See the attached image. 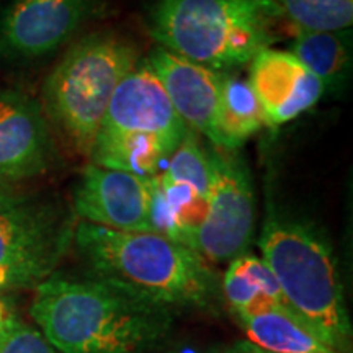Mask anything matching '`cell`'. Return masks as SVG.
Returning <instances> with one entry per match:
<instances>
[{"instance_id":"6da1fadb","label":"cell","mask_w":353,"mask_h":353,"mask_svg":"<svg viewBox=\"0 0 353 353\" xmlns=\"http://www.w3.org/2000/svg\"><path fill=\"white\" fill-rule=\"evenodd\" d=\"M172 309L92 278L52 275L34 291L30 314L59 353H144L165 337Z\"/></svg>"},{"instance_id":"7a4b0ae2","label":"cell","mask_w":353,"mask_h":353,"mask_svg":"<svg viewBox=\"0 0 353 353\" xmlns=\"http://www.w3.org/2000/svg\"><path fill=\"white\" fill-rule=\"evenodd\" d=\"M74 242L94 276L165 307H208L218 298L210 262L156 232H128L79 221Z\"/></svg>"},{"instance_id":"3957f363","label":"cell","mask_w":353,"mask_h":353,"mask_svg":"<svg viewBox=\"0 0 353 353\" xmlns=\"http://www.w3.org/2000/svg\"><path fill=\"white\" fill-rule=\"evenodd\" d=\"M285 20L276 0H159L149 33L164 50L226 72L276 43Z\"/></svg>"},{"instance_id":"277c9868","label":"cell","mask_w":353,"mask_h":353,"mask_svg":"<svg viewBox=\"0 0 353 353\" xmlns=\"http://www.w3.org/2000/svg\"><path fill=\"white\" fill-rule=\"evenodd\" d=\"M262 260L270 268L285 303L327 345L343 352L350 319L332 250L309 224L267 211L259 239Z\"/></svg>"},{"instance_id":"5b68a950","label":"cell","mask_w":353,"mask_h":353,"mask_svg":"<svg viewBox=\"0 0 353 353\" xmlns=\"http://www.w3.org/2000/svg\"><path fill=\"white\" fill-rule=\"evenodd\" d=\"M139 63V51L113 32L77 39L43 85V113L79 156L90 157L118 83Z\"/></svg>"},{"instance_id":"8992f818","label":"cell","mask_w":353,"mask_h":353,"mask_svg":"<svg viewBox=\"0 0 353 353\" xmlns=\"http://www.w3.org/2000/svg\"><path fill=\"white\" fill-rule=\"evenodd\" d=\"M187 131L144 59L118 83L88 159L105 169L152 176L167 165Z\"/></svg>"},{"instance_id":"52a82bcc","label":"cell","mask_w":353,"mask_h":353,"mask_svg":"<svg viewBox=\"0 0 353 353\" xmlns=\"http://www.w3.org/2000/svg\"><path fill=\"white\" fill-rule=\"evenodd\" d=\"M74 231L72 216L56 201L0 188V290L30 288L50 278Z\"/></svg>"},{"instance_id":"ba28073f","label":"cell","mask_w":353,"mask_h":353,"mask_svg":"<svg viewBox=\"0 0 353 353\" xmlns=\"http://www.w3.org/2000/svg\"><path fill=\"white\" fill-rule=\"evenodd\" d=\"M211 190L208 213L190 249L206 262H232L245 255L255 228L252 175L239 154L211 149Z\"/></svg>"},{"instance_id":"9c48e42d","label":"cell","mask_w":353,"mask_h":353,"mask_svg":"<svg viewBox=\"0 0 353 353\" xmlns=\"http://www.w3.org/2000/svg\"><path fill=\"white\" fill-rule=\"evenodd\" d=\"M154 232L192 247L208 213L211 190L210 151L193 130L187 131L170 161L152 175Z\"/></svg>"},{"instance_id":"30bf717a","label":"cell","mask_w":353,"mask_h":353,"mask_svg":"<svg viewBox=\"0 0 353 353\" xmlns=\"http://www.w3.org/2000/svg\"><path fill=\"white\" fill-rule=\"evenodd\" d=\"M101 10L103 0H13L0 15V56L51 54Z\"/></svg>"},{"instance_id":"8fae6325","label":"cell","mask_w":353,"mask_h":353,"mask_svg":"<svg viewBox=\"0 0 353 353\" xmlns=\"http://www.w3.org/2000/svg\"><path fill=\"white\" fill-rule=\"evenodd\" d=\"M152 196V176L88 164L74 192V213L114 231L154 232Z\"/></svg>"},{"instance_id":"7c38bea8","label":"cell","mask_w":353,"mask_h":353,"mask_svg":"<svg viewBox=\"0 0 353 353\" xmlns=\"http://www.w3.org/2000/svg\"><path fill=\"white\" fill-rule=\"evenodd\" d=\"M56 144L41 103L17 90L0 92V188L46 174Z\"/></svg>"},{"instance_id":"4fadbf2b","label":"cell","mask_w":353,"mask_h":353,"mask_svg":"<svg viewBox=\"0 0 353 353\" xmlns=\"http://www.w3.org/2000/svg\"><path fill=\"white\" fill-rule=\"evenodd\" d=\"M250 88L257 97L267 126H281L311 110L325 88L306 65L291 54L268 48L249 64Z\"/></svg>"},{"instance_id":"5bb4252c","label":"cell","mask_w":353,"mask_h":353,"mask_svg":"<svg viewBox=\"0 0 353 353\" xmlns=\"http://www.w3.org/2000/svg\"><path fill=\"white\" fill-rule=\"evenodd\" d=\"M172 107L185 125L216 145V113L226 72L210 69L159 46L148 57Z\"/></svg>"},{"instance_id":"9a60e30c","label":"cell","mask_w":353,"mask_h":353,"mask_svg":"<svg viewBox=\"0 0 353 353\" xmlns=\"http://www.w3.org/2000/svg\"><path fill=\"white\" fill-rule=\"evenodd\" d=\"M249 343L268 353H341L327 345L288 306L275 304L239 316Z\"/></svg>"},{"instance_id":"2e32d148","label":"cell","mask_w":353,"mask_h":353,"mask_svg":"<svg viewBox=\"0 0 353 353\" xmlns=\"http://www.w3.org/2000/svg\"><path fill=\"white\" fill-rule=\"evenodd\" d=\"M291 54L319 79L325 90H339L345 85L352 68V33L301 32L294 30L290 44Z\"/></svg>"},{"instance_id":"e0dca14e","label":"cell","mask_w":353,"mask_h":353,"mask_svg":"<svg viewBox=\"0 0 353 353\" xmlns=\"http://www.w3.org/2000/svg\"><path fill=\"white\" fill-rule=\"evenodd\" d=\"M265 126V114L249 82L226 74L214 121V148L236 151Z\"/></svg>"},{"instance_id":"ac0fdd59","label":"cell","mask_w":353,"mask_h":353,"mask_svg":"<svg viewBox=\"0 0 353 353\" xmlns=\"http://www.w3.org/2000/svg\"><path fill=\"white\" fill-rule=\"evenodd\" d=\"M286 20L301 32L350 30L353 0H276Z\"/></svg>"},{"instance_id":"d6986e66","label":"cell","mask_w":353,"mask_h":353,"mask_svg":"<svg viewBox=\"0 0 353 353\" xmlns=\"http://www.w3.org/2000/svg\"><path fill=\"white\" fill-rule=\"evenodd\" d=\"M223 291L226 294L228 301L234 307V311L239 316L254 314V312L280 304L265 296L257 286H254L245 276H242L232 265H229L226 275L223 278Z\"/></svg>"},{"instance_id":"ffe728a7","label":"cell","mask_w":353,"mask_h":353,"mask_svg":"<svg viewBox=\"0 0 353 353\" xmlns=\"http://www.w3.org/2000/svg\"><path fill=\"white\" fill-rule=\"evenodd\" d=\"M0 353H59L43 334L13 317L0 335Z\"/></svg>"},{"instance_id":"44dd1931","label":"cell","mask_w":353,"mask_h":353,"mask_svg":"<svg viewBox=\"0 0 353 353\" xmlns=\"http://www.w3.org/2000/svg\"><path fill=\"white\" fill-rule=\"evenodd\" d=\"M231 265L242 276H245L250 283L257 286L265 296L286 306L283 293H281L276 278L273 276L272 270L267 267V263L262 259L254 257V255H241V257L232 260Z\"/></svg>"},{"instance_id":"7402d4cb","label":"cell","mask_w":353,"mask_h":353,"mask_svg":"<svg viewBox=\"0 0 353 353\" xmlns=\"http://www.w3.org/2000/svg\"><path fill=\"white\" fill-rule=\"evenodd\" d=\"M13 317H15V314L12 312V309L8 307L6 299L0 296V335H2L3 330L7 329V325L10 324Z\"/></svg>"},{"instance_id":"603a6c76","label":"cell","mask_w":353,"mask_h":353,"mask_svg":"<svg viewBox=\"0 0 353 353\" xmlns=\"http://www.w3.org/2000/svg\"><path fill=\"white\" fill-rule=\"evenodd\" d=\"M239 352L241 353H268V352H263V350H260V348H257V347H254L252 343H249V342H244V343H241L239 347Z\"/></svg>"},{"instance_id":"cb8c5ba5","label":"cell","mask_w":353,"mask_h":353,"mask_svg":"<svg viewBox=\"0 0 353 353\" xmlns=\"http://www.w3.org/2000/svg\"><path fill=\"white\" fill-rule=\"evenodd\" d=\"M228 353H241V352H239V348H236V350H231V352H228Z\"/></svg>"}]
</instances>
